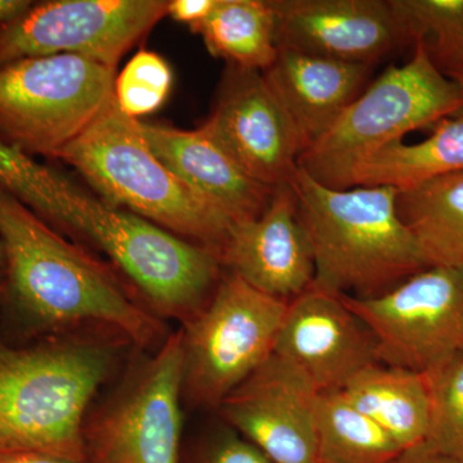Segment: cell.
Here are the masks:
<instances>
[{"label": "cell", "instance_id": "d4e9b609", "mask_svg": "<svg viewBox=\"0 0 463 463\" xmlns=\"http://www.w3.org/2000/svg\"><path fill=\"white\" fill-rule=\"evenodd\" d=\"M172 85L169 63L160 54L142 50L116 76L115 102L125 115L138 120L163 108Z\"/></svg>", "mask_w": 463, "mask_h": 463}, {"label": "cell", "instance_id": "d6a6232c", "mask_svg": "<svg viewBox=\"0 0 463 463\" xmlns=\"http://www.w3.org/2000/svg\"><path fill=\"white\" fill-rule=\"evenodd\" d=\"M5 273V252L3 248L2 241H0V282H3Z\"/></svg>", "mask_w": 463, "mask_h": 463}, {"label": "cell", "instance_id": "277c9868", "mask_svg": "<svg viewBox=\"0 0 463 463\" xmlns=\"http://www.w3.org/2000/svg\"><path fill=\"white\" fill-rule=\"evenodd\" d=\"M48 224L78 232L108 254L160 319L191 321L218 286L212 250L90 196L57 172Z\"/></svg>", "mask_w": 463, "mask_h": 463}, {"label": "cell", "instance_id": "3957f363", "mask_svg": "<svg viewBox=\"0 0 463 463\" xmlns=\"http://www.w3.org/2000/svg\"><path fill=\"white\" fill-rule=\"evenodd\" d=\"M288 185L312 249L317 288L373 298L429 268L398 214L395 188L332 190L298 166Z\"/></svg>", "mask_w": 463, "mask_h": 463}, {"label": "cell", "instance_id": "5b68a950", "mask_svg": "<svg viewBox=\"0 0 463 463\" xmlns=\"http://www.w3.org/2000/svg\"><path fill=\"white\" fill-rule=\"evenodd\" d=\"M57 160L78 170L109 205L124 209L219 255L232 222L158 160L114 99ZM219 258V257H218Z\"/></svg>", "mask_w": 463, "mask_h": 463}, {"label": "cell", "instance_id": "484cf974", "mask_svg": "<svg viewBox=\"0 0 463 463\" xmlns=\"http://www.w3.org/2000/svg\"><path fill=\"white\" fill-rule=\"evenodd\" d=\"M403 42L434 44L463 35V0H389Z\"/></svg>", "mask_w": 463, "mask_h": 463}, {"label": "cell", "instance_id": "ac0fdd59", "mask_svg": "<svg viewBox=\"0 0 463 463\" xmlns=\"http://www.w3.org/2000/svg\"><path fill=\"white\" fill-rule=\"evenodd\" d=\"M370 67L279 50L273 65L263 74L294 124L303 152L315 145L361 94Z\"/></svg>", "mask_w": 463, "mask_h": 463}, {"label": "cell", "instance_id": "ffe728a7", "mask_svg": "<svg viewBox=\"0 0 463 463\" xmlns=\"http://www.w3.org/2000/svg\"><path fill=\"white\" fill-rule=\"evenodd\" d=\"M457 173H463V111L439 121L425 141L414 145L398 141L374 152L356 167L350 188L408 191Z\"/></svg>", "mask_w": 463, "mask_h": 463}, {"label": "cell", "instance_id": "30bf717a", "mask_svg": "<svg viewBox=\"0 0 463 463\" xmlns=\"http://www.w3.org/2000/svg\"><path fill=\"white\" fill-rule=\"evenodd\" d=\"M376 341L380 364L426 373L463 354V272L430 267L373 298L341 295Z\"/></svg>", "mask_w": 463, "mask_h": 463}, {"label": "cell", "instance_id": "f546056e", "mask_svg": "<svg viewBox=\"0 0 463 463\" xmlns=\"http://www.w3.org/2000/svg\"><path fill=\"white\" fill-rule=\"evenodd\" d=\"M390 463H458L455 459L440 455L430 449L425 443L421 446L403 450Z\"/></svg>", "mask_w": 463, "mask_h": 463}, {"label": "cell", "instance_id": "d6986e66", "mask_svg": "<svg viewBox=\"0 0 463 463\" xmlns=\"http://www.w3.org/2000/svg\"><path fill=\"white\" fill-rule=\"evenodd\" d=\"M341 394L402 450L425 443L430 426L425 374L376 364L350 380Z\"/></svg>", "mask_w": 463, "mask_h": 463}, {"label": "cell", "instance_id": "8fae6325", "mask_svg": "<svg viewBox=\"0 0 463 463\" xmlns=\"http://www.w3.org/2000/svg\"><path fill=\"white\" fill-rule=\"evenodd\" d=\"M166 14L163 0L33 2L23 14L0 25V67L74 54L116 70L120 58Z\"/></svg>", "mask_w": 463, "mask_h": 463}, {"label": "cell", "instance_id": "5bb4252c", "mask_svg": "<svg viewBox=\"0 0 463 463\" xmlns=\"http://www.w3.org/2000/svg\"><path fill=\"white\" fill-rule=\"evenodd\" d=\"M297 365L321 392H341L380 364L376 341L339 294L310 286L288 301L274 352Z\"/></svg>", "mask_w": 463, "mask_h": 463}, {"label": "cell", "instance_id": "cb8c5ba5", "mask_svg": "<svg viewBox=\"0 0 463 463\" xmlns=\"http://www.w3.org/2000/svg\"><path fill=\"white\" fill-rule=\"evenodd\" d=\"M423 374L430 397V426L425 444L463 463V354Z\"/></svg>", "mask_w": 463, "mask_h": 463}, {"label": "cell", "instance_id": "2e32d148", "mask_svg": "<svg viewBox=\"0 0 463 463\" xmlns=\"http://www.w3.org/2000/svg\"><path fill=\"white\" fill-rule=\"evenodd\" d=\"M218 257L230 274L288 303L312 286L315 259L288 184L277 188L263 214L232 227Z\"/></svg>", "mask_w": 463, "mask_h": 463}, {"label": "cell", "instance_id": "603a6c76", "mask_svg": "<svg viewBox=\"0 0 463 463\" xmlns=\"http://www.w3.org/2000/svg\"><path fill=\"white\" fill-rule=\"evenodd\" d=\"M316 444L318 463H390L403 452L341 392L319 394Z\"/></svg>", "mask_w": 463, "mask_h": 463}, {"label": "cell", "instance_id": "836d02e7", "mask_svg": "<svg viewBox=\"0 0 463 463\" xmlns=\"http://www.w3.org/2000/svg\"><path fill=\"white\" fill-rule=\"evenodd\" d=\"M3 283L0 282V309H2Z\"/></svg>", "mask_w": 463, "mask_h": 463}, {"label": "cell", "instance_id": "1f68e13d", "mask_svg": "<svg viewBox=\"0 0 463 463\" xmlns=\"http://www.w3.org/2000/svg\"><path fill=\"white\" fill-rule=\"evenodd\" d=\"M0 463H70L56 457L39 455V453H16V455L0 456Z\"/></svg>", "mask_w": 463, "mask_h": 463}, {"label": "cell", "instance_id": "f1b7e54d", "mask_svg": "<svg viewBox=\"0 0 463 463\" xmlns=\"http://www.w3.org/2000/svg\"><path fill=\"white\" fill-rule=\"evenodd\" d=\"M218 0H172L167 2V14L190 29L200 25L212 14Z\"/></svg>", "mask_w": 463, "mask_h": 463}, {"label": "cell", "instance_id": "7c38bea8", "mask_svg": "<svg viewBox=\"0 0 463 463\" xmlns=\"http://www.w3.org/2000/svg\"><path fill=\"white\" fill-rule=\"evenodd\" d=\"M201 127L267 187L288 184L297 172L300 139L261 71L230 66L215 108Z\"/></svg>", "mask_w": 463, "mask_h": 463}, {"label": "cell", "instance_id": "6da1fadb", "mask_svg": "<svg viewBox=\"0 0 463 463\" xmlns=\"http://www.w3.org/2000/svg\"><path fill=\"white\" fill-rule=\"evenodd\" d=\"M0 241L5 252L0 316H9L18 343L91 327L146 350L169 336L163 319L109 265L61 237L2 188Z\"/></svg>", "mask_w": 463, "mask_h": 463}, {"label": "cell", "instance_id": "52a82bcc", "mask_svg": "<svg viewBox=\"0 0 463 463\" xmlns=\"http://www.w3.org/2000/svg\"><path fill=\"white\" fill-rule=\"evenodd\" d=\"M115 69L74 54L0 67V142L57 158L114 99Z\"/></svg>", "mask_w": 463, "mask_h": 463}, {"label": "cell", "instance_id": "9a60e30c", "mask_svg": "<svg viewBox=\"0 0 463 463\" xmlns=\"http://www.w3.org/2000/svg\"><path fill=\"white\" fill-rule=\"evenodd\" d=\"M279 50L371 66L402 44L389 0H270Z\"/></svg>", "mask_w": 463, "mask_h": 463}, {"label": "cell", "instance_id": "4dcf8cb0", "mask_svg": "<svg viewBox=\"0 0 463 463\" xmlns=\"http://www.w3.org/2000/svg\"><path fill=\"white\" fill-rule=\"evenodd\" d=\"M30 0H0V25L14 20L32 7Z\"/></svg>", "mask_w": 463, "mask_h": 463}, {"label": "cell", "instance_id": "e0dca14e", "mask_svg": "<svg viewBox=\"0 0 463 463\" xmlns=\"http://www.w3.org/2000/svg\"><path fill=\"white\" fill-rule=\"evenodd\" d=\"M141 128L158 160L232 224L258 218L269 205L276 190L251 178L205 128L184 130L142 121Z\"/></svg>", "mask_w": 463, "mask_h": 463}, {"label": "cell", "instance_id": "83f0119b", "mask_svg": "<svg viewBox=\"0 0 463 463\" xmlns=\"http://www.w3.org/2000/svg\"><path fill=\"white\" fill-rule=\"evenodd\" d=\"M425 48L438 69L463 90V35Z\"/></svg>", "mask_w": 463, "mask_h": 463}, {"label": "cell", "instance_id": "ba28073f", "mask_svg": "<svg viewBox=\"0 0 463 463\" xmlns=\"http://www.w3.org/2000/svg\"><path fill=\"white\" fill-rule=\"evenodd\" d=\"M288 301L228 274L206 306L182 325L183 399L218 408L273 354Z\"/></svg>", "mask_w": 463, "mask_h": 463}, {"label": "cell", "instance_id": "7a4b0ae2", "mask_svg": "<svg viewBox=\"0 0 463 463\" xmlns=\"http://www.w3.org/2000/svg\"><path fill=\"white\" fill-rule=\"evenodd\" d=\"M114 343L0 335V456L39 453L84 463L83 425L114 365Z\"/></svg>", "mask_w": 463, "mask_h": 463}, {"label": "cell", "instance_id": "4fadbf2b", "mask_svg": "<svg viewBox=\"0 0 463 463\" xmlns=\"http://www.w3.org/2000/svg\"><path fill=\"white\" fill-rule=\"evenodd\" d=\"M319 392L297 365L273 353L222 402L231 429L272 463L317 462Z\"/></svg>", "mask_w": 463, "mask_h": 463}, {"label": "cell", "instance_id": "44dd1931", "mask_svg": "<svg viewBox=\"0 0 463 463\" xmlns=\"http://www.w3.org/2000/svg\"><path fill=\"white\" fill-rule=\"evenodd\" d=\"M397 207L429 268L463 272V173L399 192Z\"/></svg>", "mask_w": 463, "mask_h": 463}, {"label": "cell", "instance_id": "8992f818", "mask_svg": "<svg viewBox=\"0 0 463 463\" xmlns=\"http://www.w3.org/2000/svg\"><path fill=\"white\" fill-rule=\"evenodd\" d=\"M463 111V90L416 44L412 60L383 72L298 157V167L332 190L350 188L353 173L405 134Z\"/></svg>", "mask_w": 463, "mask_h": 463}, {"label": "cell", "instance_id": "9c48e42d", "mask_svg": "<svg viewBox=\"0 0 463 463\" xmlns=\"http://www.w3.org/2000/svg\"><path fill=\"white\" fill-rule=\"evenodd\" d=\"M181 330L128 374L83 425L84 463H181Z\"/></svg>", "mask_w": 463, "mask_h": 463}, {"label": "cell", "instance_id": "4316f807", "mask_svg": "<svg viewBox=\"0 0 463 463\" xmlns=\"http://www.w3.org/2000/svg\"><path fill=\"white\" fill-rule=\"evenodd\" d=\"M181 463H272L245 438L233 429L218 432L182 452Z\"/></svg>", "mask_w": 463, "mask_h": 463}, {"label": "cell", "instance_id": "7402d4cb", "mask_svg": "<svg viewBox=\"0 0 463 463\" xmlns=\"http://www.w3.org/2000/svg\"><path fill=\"white\" fill-rule=\"evenodd\" d=\"M191 30L213 56L239 69L264 72L279 56L270 0H218L210 16Z\"/></svg>", "mask_w": 463, "mask_h": 463}]
</instances>
